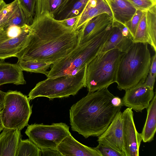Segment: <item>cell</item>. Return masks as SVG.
Instances as JSON below:
<instances>
[{"instance_id": "obj_1", "label": "cell", "mask_w": 156, "mask_h": 156, "mask_svg": "<svg viewBox=\"0 0 156 156\" xmlns=\"http://www.w3.org/2000/svg\"><path fill=\"white\" fill-rule=\"evenodd\" d=\"M26 42L16 55L18 60L36 61L52 64L64 58L79 44L80 30L45 15L34 19Z\"/></svg>"}, {"instance_id": "obj_2", "label": "cell", "mask_w": 156, "mask_h": 156, "mask_svg": "<svg viewBox=\"0 0 156 156\" xmlns=\"http://www.w3.org/2000/svg\"><path fill=\"white\" fill-rule=\"evenodd\" d=\"M108 87L88 92L72 106L69 110L72 130L87 138L98 137L106 129L122 106V99L114 95Z\"/></svg>"}, {"instance_id": "obj_3", "label": "cell", "mask_w": 156, "mask_h": 156, "mask_svg": "<svg viewBox=\"0 0 156 156\" xmlns=\"http://www.w3.org/2000/svg\"><path fill=\"white\" fill-rule=\"evenodd\" d=\"M151 57L148 44L133 42L122 52L118 65L115 82L120 90L144 83L149 73Z\"/></svg>"}, {"instance_id": "obj_4", "label": "cell", "mask_w": 156, "mask_h": 156, "mask_svg": "<svg viewBox=\"0 0 156 156\" xmlns=\"http://www.w3.org/2000/svg\"><path fill=\"white\" fill-rule=\"evenodd\" d=\"M112 24L94 37L79 44L67 55L53 64L47 78L74 75L87 66L101 52L110 35Z\"/></svg>"}, {"instance_id": "obj_5", "label": "cell", "mask_w": 156, "mask_h": 156, "mask_svg": "<svg viewBox=\"0 0 156 156\" xmlns=\"http://www.w3.org/2000/svg\"><path fill=\"white\" fill-rule=\"evenodd\" d=\"M122 52L117 49L101 52L87 66L86 87L93 92L115 82L117 67Z\"/></svg>"}, {"instance_id": "obj_6", "label": "cell", "mask_w": 156, "mask_h": 156, "mask_svg": "<svg viewBox=\"0 0 156 156\" xmlns=\"http://www.w3.org/2000/svg\"><path fill=\"white\" fill-rule=\"evenodd\" d=\"M87 66L74 75L48 78L39 82L28 94L30 100L39 97L50 100L74 95L86 87Z\"/></svg>"}, {"instance_id": "obj_7", "label": "cell", "mask_w": 156, "mask_h": 156, "mask_svg": "<svg viewBox=\"0 0 156 156\" xmlns=\"http://www.w3.org/2000/svg\"><path fill=\"white\" fill-rule=\"evenodd\" d=\"M27 96L17 91L6 92L1 112L4 128L21 130L28 125L32 106Z\"/></svg>"}, {"instance_id": "obj_8", "label": "cell", "mask_w": 156, "mask_h": 156, "mask_svg": "<svg viewBox=\"0 0 156 156\" xmlns=\"http://www.w3.org/2000/svg\"><path fill=\"white\" fill-rule=\"evenodd\" d=\"M25 133L40 149H57L63 140L71 134L69 127L62 122L53 123L51 125L42 123L28 125Z\"/></svg>"}, {"instance_id": "obj_9", "label": "cell", "mask_w": 156, "mask_h": 156, "mask_svg": "<svg viewBox=\"0 0 156 156\" xmlns=\"http://www.w3.org/2000/svg\"><path fill=\"white\" fill-rule=\"evenodd\" d=\"M30 26H12L0 29V59L16 57L27 41Z\"/></svg>"}, {"instance_id": "obj_10", "label": "cell", "mask_w": 156, "mask_h": 156, "mask_svg": "<svg viewBox=\"0 0 156 156\" xmlns=\"http://www.w3.org/2000/svg\"><path fill=\"white\" fill-rule=\"evenodd\" d=\"M123 136L126 156H139L142 141L141 133L136 128L132 109L127 108L122 112Z\"/></svg>"}, {"instance_id": "obj_11", "label": "cell", "mask_w": 156, "mask_h": 156, "mask_svg": "<svg viewBox=\"0 0 156 156\" xmlns=\"http://www.w3.org/2000/svg\"><path fill=\"white\" fill-rule=\"evenodd\" d=\"M125 90L122 100V106L137 112L147 108L155 93L153 89L144 83H140Z\"/></svg>"}, {"instance_id": "obj_12", "label": "cell", "mask_w": 156, "mask_h": 156, "mask_svg": "<svg viewBox=\"0 0 156 156\" xmlns=\"http://www.w3.org/2000/svg\"><path fill=\"white\" fill-rule=\"evenodd\" d=\"M122 114L120 110L116 114L106 129L98 136L97 141L126 156L123 136Z\"/></svg>"}, {"instance_id": "obj_13", "label": "cell", "mask_w": 156, "mask_h": 156, "mask_svg": "<svg viewBox=\"0 0 156 156\" xmlns=\"http://www.w3.org/2000/svg\"><path fill=\"white\" fill-rule=\"evenodd\" d=\"M133 42V37L125 25L114 20L110 35L101 52L115 49L124 52Z\"/></svg>"}, {"instance_id": "obj_14", "label": "cell", "mask_w": 156, "mask_h": 156, "mask_svg": "<svg viewBox=\"0 0 156 156\" xmlns=\"http://www.w3.org/2000/svg\"><path fill=\"white\" fill-rule=\"evenodd\" d=\"M57 149L63 156H101L94 147L83 145L76 140L71 134L64 138Z\"/></svg>"}, {"instance_id": "obj_15", "label": "cell", "mask_w": 156, "mask_h": 156, "mask_svg": "<svg viewBox=\"0 0 156 156\" xmlns=\"http://www.w3.org/2000/svg\"><path fill=\"white\" fill-rule=\"evenodd\" d=\"M112 17L106 13L98 15L86 23L80 29L79 43H83L96 36L111 24Z\"/></svg>"}, {"instance_id": "obj_16", "label": "cell", "mask_w": 156, "mask_h": 156, "mask_svg": "<svg viewBox=\"0 0 156 156\" xmlns=\"http://www.w3.org/2000/svg\"><path fill=\"white\" fill-rule=\"evenodd\" d=\"M103 13H106L113 18L112 12L106 0H89L79 17L74 29L79 30L88 21Z\"/></svg>"}, {"instance_id": "obj_17", "label": "cell", "mask_w": 156, "mask_h": 156, "mask_svg": "<svg viewBox=\"0 0 156 156\" xmlns=\"http://www.w3.org/2000/svg\"><path fill=\"white\" fill-rule=\"evenodd\" d=\"M0 134V156H16L20 130L4 128Z\"/></svg>"}, {"instance_id": "obj_18", "label": "cell", "mask_w": 156, "mask_h": 156, "mask_svg": "<svg viewBox=\"0 0 156 156\" xmlns=\"http://www.w3.org/2000/svg\"><path fill=\"white\" fill-rule=\"evenodd\" d=\"M23 71L17 63L0 62V86L7 83L25 84Z\"/></svg>"}, {"instance_id": "obj_19", "label": "cell", "mask_w": 156, "mask_h": 156, "mask_svg": "<svg viewBox=\"0 0 156 156\" xmlns=\"http://www.w3.org/2000/svg\"><path fill=\"white\" fill-rule=\"evenodd\" d=\"M114 20L125 24L132 18L136 10L126 0H106Z\"/></svg>"}, {"instance_id": "obj_20", "label": "cell", "mask_w": 156, "mask_h": 156, "mask_svg": "<svg viewBox=\"0 0 156 156\" xmlns=\"http://www.w3.org/2000/svg\"><path fill=\"white\" fill-rule=\"evenodd\" d=\"M89 0H67L59 11L54 16L55 20L61 21L79 17Z\"/></svg>"}, {"instance_id": "obj_21", "label": "cell", "mask_w": 156, "mask_h": 156, "mask_svg": "<svg viewBox=\"0 0 156 156\" xmlns=\"http://www.w3.org/2000/svg\"><path fill=\"white\" fill-rule=\"evenodd\" d=\"M147 108V115L141 134L142 141L150 142L154 140L156 131V95L154 97Z\"/></svg>"}, {"instance_id": "obj_22", "label": "cell", "mask_w": 156, "mask_h": 156, "mask_svg": "<svg viewBox=\"0 0 156 156\" xmlns=\"http://www.w3.org/2000/svg\"><path fill=\"white\" fill-rule=\"evenodd\" d=\"M67 0H37L34 19L45 15L52 17L59 11Z\"/></svg>"}, {"instance_id": "obj_23", "label": "cell", "mask_w": 156, "mask_h": 156, "mask_svg": "<svg viewBox=\"0 0 156 156\" xmlns=\"http://www.w3.org/2000/svg\"><path fill=\"white\" fill-rule=\"evenodd\" d=\"M146 21L150 44L156 51V6H154L146 12Z\"/></svg>"}, {"instance_id": "obj_24", "label": "cell", "mask_w": 156, "mask_h": 156, "mask_svg": "<svg viewBox=\"0 0 156 156\" xmlns=\"http://www.w3.org/2000/svg\"><path fill=\"white\" fill-rule=\"evenodd\" d=\"M33 21L27 16L19 6L16 8L6 21L2 25L0 29L12 26H30Z\"/></svg>"}, {"instance_id": "obj_25", "label": "cell", "mask_w": 156, "mask_h": 156, "mask_svg": "<svg viewBox=\"0 0 156 156\" xmlns=\"http://www.w3.org/2000/svg\"><path fill=\"white\" fill-rule=\"evenodd\" d=\"M17 64L23 71L41 73L46 76L49 73L47 69L52 64L51 63L36 61L18 60Z\"/></svg>"}, {"instance_id": "obj_26", "label": "cell", "mask_w": 156, "mask_h": 156, "mask_svg": "<svg viewBox=\"0 0 156 156\" xmlns=\"http://www.w3.org/2000/svg\"><path fill=\"white\" fill-rule=\"evenodd\" d=\"M40 148L29 139H20L16 156H40Z\"/></svg>"}, {"instance_id": "obj_27", "label": "cell", "mask_w": 156, "mask_h": 156, "mask_svg": "<svg viewBox=\"0 0 156 156\" xmlns=\"http://www.w3.org/2000/svg\"><path fill=\"white\" fill-rule=\"evenodd\" d=\"M146 12H144L140 21L137 26L133 39V42H141L150 44V41L147 29Z\"/></svg>"}, {"instance_id": "obj_28", "label": "cell", "mask_w": 156, "mask_h": 156, "mask_svg": "<svg viewBox=\"0 0 156 156\" xmlns=\"http://www.w3.org/2000/svg\"><path fill=\"white\" fill-rule=\"evenodd\" d=\"M18 6L16 0L9 4L2 2L0 6V29Z\"/></svg>"}, {"instance_id": "obj_29", "label": "cell", "mask_w": 156, "mask_h": 156, "mask_svg": "<svg viewBox=\"0 0 156 156\" xmlns=\"http://www.w3.org/2000/svg\"><path fill=\"white\" fill-rule=\"evenodd\" d=\"M19 6L25 14L33 19L35 15L36 5L37 0H16Z\"/></svg>"}, {"instance_id": "obj_30", "label": "cell", "mask_w": 156, "mask_h": 156, "mask_svg": "<svg viewBox=\"0 0 156 156\" xmlns=\"http://www.w3.org/2000/svg\"><path fill=\"white\" fill-rule=\"evenodd\" d=\"M144 12L140 10H136L131 20L125 24L130 32L133 39Z\"/></svg>"}, {"instance_id": "obj_31", "label": "cell", "mask_w": 156, "mask_h": 156, "mask_svg": "<svg viewBox=\"0 0 156 156\" xmlns=\"http://www.w3.org/2000/svg\"><path fill=\"white\" fill-rule=\"evenodd\" d=\"M136 10L146 12L155 5L156 0H126Z\"/></svg>"}, {"instance_id": "obj_32", "label": "cell", "mask_w": 156, "mask_h": 156, "mask_svg": "<svg viewBox=\"0 0 156 156\" xmlns=\"http://www.w3.org/2000/svg\"><path fill=\"white\" fill-rule=\"evenodd\" d=\"M156 75V54L153 56L150 67L144 84L152 89H154Z\"/></svg>"}, {"instance_id": "obj_33", "label": "cell", "mask_w": 156, "mask_h": 156, "mask_svg": "<svg viewBox=\"0 0 156 156\" xmlns=\"http://www.w3.org/2000/svg\"><path fill=\"white\" fill-rule=\"evenodd\" d=\"M94 148L101 156H124L121 153L100 143Z\"/></svg>"}, {"instance_id": "obj_34", "label": "cell", "mask_w": 156, "mask_h": 156, "mask_svg": "<svg viewBox=\"0 0 156 156\" xmlns=\"http://www.w3.org/2000/svg\"><path fill=\"white\" fill-rule=\"evenodd\" d=\"M40 156H63L57 149L51 148L40 149Z\"/></svg>"}, {"instance_id": "obj_35", "label": "cell", "mask_w": 156, "mask_h": 156, "mask_svg": "<svg viewBox=\"0 0 156 156\" xmlns=\"http://www.w3.org/2000/svg\"><path fill=\"white\" fill-rule=\"evenodd\" d=\"M79 17H73L60 21L65 26L74 29Z\"/></svg>"}, {"instance_id": "obj_36", "label": "cell", "mask_w": 156, "mask_h": 156, "mask_svg": "<svg viewBox=\"0 0 156 156\" xmlns=\"http://www.w3.org/2000/svg\"><path fill=\"white\" fill-rule=\"evenodd\" d=\"M6 92H4L0 90V113L2 109L4 106V97Z\"/></svg>"}, {"instance_id": "obj_37", "label": "cell", "mask_w": 156, "mask_h": 156, "mask_svg": "<svg viewBox=\"0 0 156 156\" xmlns=\"http://www.w3.org/2000/svg\"><path fill=\"white\" fill-rule=\"evenodd\" d=\"M4 128L2 122L1 113H0V132L3 130Z\"/></svg>"}, {"instance_id": "obj_38", "label": "cell", "mask_w": 156, "mask_h": 156, "mask_svg": "<svg viewBox=\"0 0 156 156\" xmlns=\"http://www.w3.org/2000/svg\"><path fill=\"white\" fill-rule=\"evenodd\" d=\"M4 1L3 0H0V6Z\"/></svg>"}]
</instances>
